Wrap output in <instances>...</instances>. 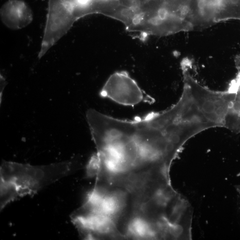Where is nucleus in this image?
<instances>
[{
    "label": "nucleus",
    "mask_w": 240,
    "mask_h": 240,
    "mask_svg": "<svg viewBox=\"0 0 240 240\" xmlns=\"http://www.w3.org/2000/svg\"><path fill=\"white\" fill-rule=\"evenodd\" d=\"M98 125L117 160L131 168L166 167L175 158L173 130L164 111L130 120L101 113Z\"/></svg>",
    "instance_id": "f257e3e1"
},
{
    "label": "nucleus",
    "mask_w": 240,
    "mask_h": 240,
    "mask_svg": "<svg viewBox=\"0 0 240 240\" xmlns=\"http://www.w3.org/2000/svg\"><path fill=\"white\" fill-rule=\"evenodd\" d=\"M69 161L33 166L3 161L1 166V209L20 197L33 195L69 174Z\"/></svg>",
    "instance_id": "f03ea898"
},
{
    "label": "nucleus",
    "mask_w": 240,
    "mask_h": 240,
    "mask_svg": "<svg viewBox=\"0 0 240 240\" xmlns=\"http://www.w3.org/2000/svg\"><path fill=\"white\" fill-rule=\"evenodd\" d=\"M100 95L126 106H134L145 99L144 94L137 82L125 72L115 73L110 76Z\"/></svg>",
    "instance_id": "7ed1b4c3"
},
{
    "label": "nucleus",
    "mask_w": 240,
    "mask_h": 240,
    "mask_svg": "<svg viewBox=\"0 0 240 240\" xmlns=\"http://www.w3.org/2000/svg\"><path fill=\"white\" fill-rule=\"evenodd\" d=\"M1 18L6 26L17 30L29 25L32 21L33 15L30 8L23 1L9 0L2 6Z\"/></svg>",
    "instance_id": "20e7f679"
},
{
    "label": "nucleus",
    "mask_w": 240,
    "mask_h": 240,
    "mask_svg": "<svg viewBox=\"0 0 240 240\" xmlns=\"http://www.w3.org/2000/svg\"><path fill=\"white\" fill-rule=\"evenodd\" d=\"M237 190L238 192L239 193L240 195V186H237Z\"/></svg>",
    "instance_id": "39448f33"
},
{
    "label": "nucleus",
    "mask_w": 240,
    "mask_h": 240,
    "mask_svg": "<svg viewBox=\"0 0 240 240\" xmlns=\"http://www.w3.org/2000/svg\"><path fill=\"white\" fill-rule=\"evenodd\" d=\"M148 1H150H150H156V0H148Z\"/></svg>",
    "instance_id": "423d86ee"
}]
</instances>
